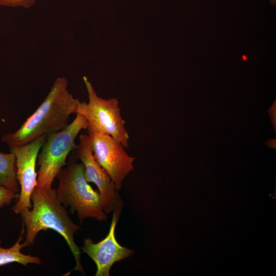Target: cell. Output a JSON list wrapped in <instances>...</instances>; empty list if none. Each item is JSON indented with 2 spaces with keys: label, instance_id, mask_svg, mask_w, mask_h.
Masks as SVG:
<instances>
[{
  "label": "cell",
  "instance_id": "1",
  "mask_svg": "<svg viewBox=\"0 0 276 276\" xmlns=\"http://www.w3.org/2000/svg\"><path fill=\"white\" fill-rule=\"evenodd\" d=\"M68 81L57 78L44 100L16 131L4 135L10 148L27 144L36 138L58 131L67 125L70 116L77 113L80 101L68 89Z\"/></svg>",
  "mask_w": 276,
  "mask_h": 276
},
{
  "label": "cell",
  "instance_id": "2",
  "mask_svg": "<svg viewBox=\"0 0 276 276\" xmlns=\"http://www.w3.org/2000/svg\"><path fill=\"white\" fill-rule=\"evenodd\" d=\"M31 199L33 202L32 210L27 209L20 213L26 230L23 247L33 244L41 231L53 229L62 236L69 246L76 261L74 270L85 274L80 261L81 251L74 240V234L81 227L69 217L57 197L56 190L35 187Z\"/></svg>",
  "mask_w": 276,
  "mask_h": 276
},
{
  "label": "cell",
  "instance_id": "3",
  "mask_svg": "<svg viewBox=\"0 0 276 276\" xmlns=\"http://www.w3.org/2000/svg\"><path fill=\"white\" fill-rule=\"evenodd\" d=\"M65 166L56 176L59 184L56 193L59 201L70 207L71 213L76 212L80 222L89 217L99 221L106 220L100 193L86 181L82 163L72 159Z\"/></svg>",
  "mask_w": 276,
  "mask_h": 276
},
{
  "label": "cell",
  "instance_id": "4",
  "mask_svg": "<svg viewBox=\"0 0 276 276\" xmlns=\"http://www.w3.org/2000/svg\"><path fill=\"white\" fill-rule=\"evenodd\" d=\"M88 128V123L83 116L76 113L74 120L62 129L48 134L38 155L39 169L37 172L38 189L52 188L53 181L66 165L70 153L75 149V140L82 129Z\"/></svg>",
  "mask_w": 276,
  "mask_h": 276
},
{
  "label": "cell",
  "instance_id": "5",
  "mask_svg": "<svg viewBox=\"0 0 276 276\" xmlns=\"http://www.w3.org/2000/svg\"><path fill=\"white\" fill-rule=\"evenodd\" d=\"M88 97V102H80L77 113L84 116L88 128L111 135L124 148H128L129 134L125 128L119 102L115 98L104 99L96 93L91 83L84 76Z\"/></svg>",
  "mask_w": 276,
  "mask_h": 276
},
{
  "label": "cell",
  "instance_id": "6",
  "mask_svg": "<svg viewBox=\"0 0 276 276\" xmlns=\"http://www.w3.org/2000/svg\"><path fill=\"white\" fill-rule=\"evenodd\" d=\"M87 129L95 159L119 191L126 176L134 169L133 163L135 158L129 155L123 146L111 135L90 128Z\"/></svg>",
  "mask_w": 276,
  "mask_h": 276
},
{
  "label": "cell",
  "instance_id": "7",
  "mask_svg": "<svg viewBox=\"0 0 276 276\" xmlns=\"http://www.w3.org/2000/svg\"><path fill=\"white\" fill-rule=\"evenodd\" d=\"M75 149L76 158L83 165L86 181L94 183L98 189L105 213L121 210V200L118 191L109 175L95 159L88 134L80 135Z\"/></svg>",
  "mask_w": 276,
  "mask_h": 276
},
{
  "label": "cell",
  "instance_id": "8",
  "mask_svg": "<svg viewBox=\"0 0 276 276\" xmlns=\"http://www.w3.org/2000/svg\"><path fill=\"white\" fill-rule=\"evenodd\" d=\"M47 135L40 136L27 144L10 148L16 157V176L20 186V193L12 210L20 214L30 209L31 195L37 185L36 161L40 150L45 142Z\"/></svg>",
  "mask_w": 276,
  "mask_h": 276
},
{
  "label": "cell",
  "instance_id": "9",
  "mask_svg": "<svg viewBox=\"0 0 276 276\" xmlns=\"http://www.w3.org/2000/svg\"><path fill=\"white\" fill-rule=\"evenodd\" d=\"M121 210L113 211L111 222L106 237L95 243L91 239H84L81 248L95 263L96 276H109L111 267L118 261L123 260L134 254V250L121 245L115 236L116 226Z\"/></svg>",
  "mask_w": 276,
  "mask_h": 276
},
{
  "label": "cell",
  "instance_id": "10",
  "mask_svg": "<svg viewBox=\"0 0 276 276\" xmlns=\"http://www.w3.org/2000/svg\"><path fill=\"white\" fill-rule=\"evenodd\" d=\"M24 233L25 225L22 223V228L19 238L15 243L9 248L1 247L0 239V266L13 262L20 263L25 266H27L29 264H40L41 263L39 257L25 255L20 251L21 249L24 247L20 242Z\"/></svg>",
  "mask_w": 276,
  "mask_h": 276
},
{
  "label": "cell",
  "instance_id": "11",
  "mask_svg": "<svg viewBox=\"0 0 276 276\" xmlns=\"http://www.w3.org/2000/svg\"><path fill=\"white\" fill-rule=\"evenodd\" d=\"M0 186L15 192L19 191L16 176V157L14 153L0 151Z\"/></svg>",
  "mask_w": 276,
  "mask_h": 276
},
{
  "label": "cell",
  "instance_id": "12",
  "mask_svg": "<svg viewBox=\"0 0 276 276\" xmlns=\"http://www.w3.org/2000/svg\"><path fill=\"white\" fill-rule=\"evenodd\" d=\"M18 193L0 186V209L9 204L14 199L18 197Z\"/></svg>",
  "mask_w": 276,
  "mask_h": 276
},
{
  "label": "cell",
  "instance_id": "13",
  "mask_svg": "<svg viewBox=\"0 0 276 276\" xmlns=\"http://www.w3.org/2000/svg\"><path fill=\"white\" fill-rule=\"evenodd\" d=\"M35 3V0H0V5L6 7H21L29 8Z\"/></svg>",
  "mask_w": 276,
  "mask_h": 276
},
{
  "label": "cell",
  "instance_id": "14",
  "mask_svg": "<svg viewBox=\"0 0 276 276\" xmlns=\"http://www.w3.org/2000/svg\"><path fill=\"white\" fill-rule=\"evenodd\" d=\"M270 3L272 5H275L276 0H269Z\"/></svg>",
  "mask_w": 276,
  "mask_h": 276
}]
</instances>
